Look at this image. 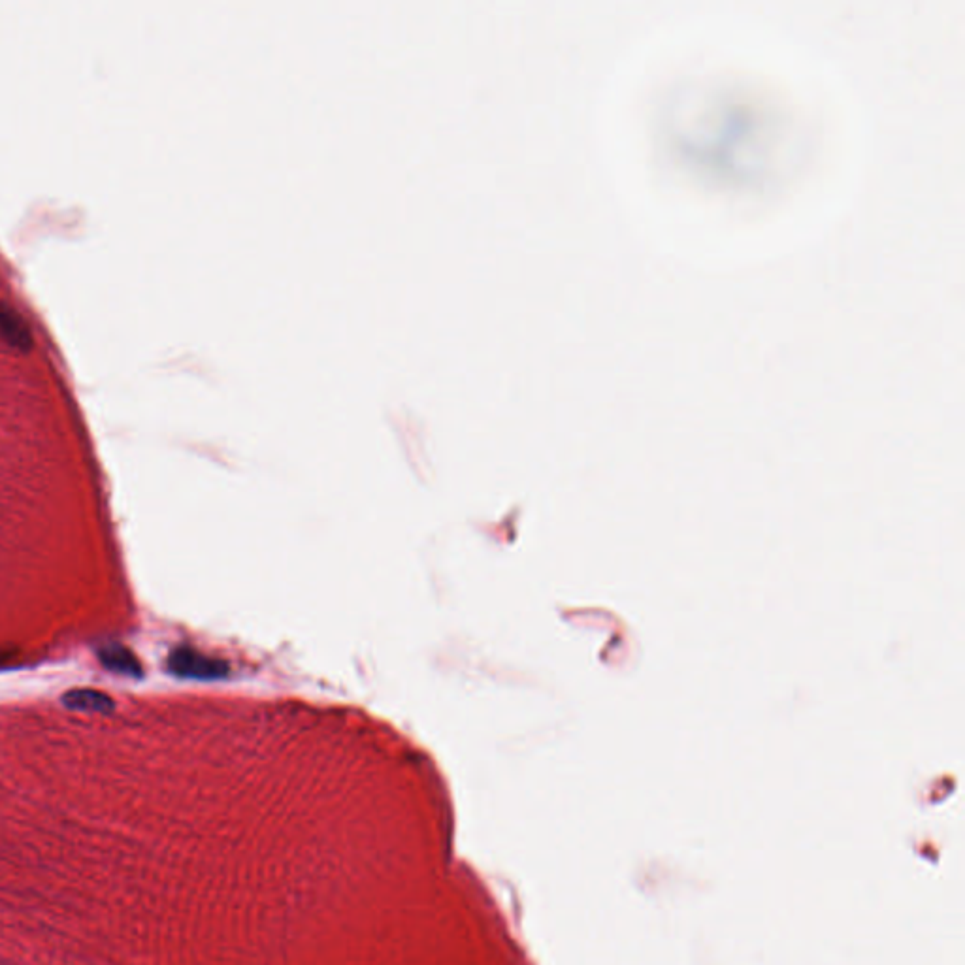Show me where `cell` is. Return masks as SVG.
<instances>
[{"label": "cell", "mask_w": 965, "mask_h": 965, "mask_svg": "<svg viewBox=\"0 0 965 965\" xmlns=\"http://www.w3.org/2000/svg\"><path fill=\"white\" fill-rule=\"evenodd\" d=\"M8 658H10V656H8V655H6V653H2V651H0V666H2V664H4V662H6V660H8Z\"/></svg>", "instance_id": "4"}, {"label": "cell", "mask_w": 965, "mask_h": 965, "mask_svg": "<svg viewBox=\"0 0 965 965\" xmlns=\"http://www.w3.org/2000/svg\"><path fill=\"white\" fill-rule=\"evenodd\" d=\"M168 670L180 677H198V679L217 675V666L212 660L189 649L174 651L168 658Z\"/></svg>", "instance_id": "1"}, {"label": "cell", "mask_w": 965, "mask_h": 965, "mask_svg": "<svg viewBox=\"0 0 965 965\" xmlns=\"http://www.w3.org/2000/svg\"><path fill=\"white\" fill-rule=\"evenodd\" d=\"M63 704L72 711H85V713H112L114 711V700L93 688H76L70 690L63 696Z\"/></svg>", "instance_id": "2"}, {"label": "cell", "mask_w": 965, "mask_h": 965, "mask_svg": "<svg viewBox=\"0 0 965 965\" xmlns=\"http://www.w3.org/2000/svg\"><path fill=\"white\" fill-rule=\"evenodd\" d=\"M99 662L112 673L119 675H129V677H142V664L134 656L132 651L123 645H106L99 653Z\"/></svg>", "instance_id": "3"}]
</instances>
